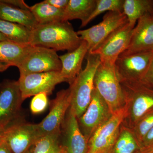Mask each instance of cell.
<instances>
[{"instance_id": "5", "label": "cell", "mask_w": 153, "mask_h": 153, "mask_svg": "<svg viewBox=\"0 0 153 153\" xmlns=\"http://www.w3.org/2000/svg\"><path fill=\"white\" fill-rule=\"evenodd\" d=\"M153 51L122 53L114 65L121 83L141 81L152 58Z\"/></svg>"}, {"instance_id": "24", "label": "cell", "mask_w": 153, "mask_h": 153, "mask_svg": "<svg viewBox=\"0 0 153 153\" xmlns=\"http://www.w3.org/2000/svg\"><path fill=\"white\" fill-rule=\"evenodd\" d=\"M0 33L15 43L30 44L31 31L23 25L0 19Z\"/></svg>"}, {"instance_id": "7", "label": "cell", "mask_w": 153, "mask_h": 153, "mask_svg": "<svg viewBox=\"0 0 153 153\" xmlns=\"http://www.w3.org/2000/svg\"><path fill=\"white\" fill-rule=\"evenodd\" d=\"M125 105L115 112L91 136L88 142L87 153H111L125 117Z\"/></svg>"}, {"instance_id": "14", "label": "cell", "mask_w": 153, "mask_h": 153, "mask_svg": "<svg viewBox=\"0 0 153 153\" xmlns=\"http://www.w3.org/2000/svg\"><path fill=\"white\" fill-rule=\"evenodd\" d=\"M69 88L60 90L52 100L49 113L40 123L36 124L39 137L61 129L70 106Z\"/></svg>"}, {"instance_id": "27", "label": "cell", "mask_w": 153, "mask_h": 153, "mask_svg": "<svg viewBox=\"0 0 153 153\" xmlns=\"http://www.w3.org/2000/svg\"><path fill=\"white\" fill-rule=\"evenodd\" d=\"M153 127V110L143 116L131 129L140 146L144 138Z\"/></svg>"}, {"instance_id": "11", "label": "cell", "mask_w": 153, "mask_h": 153, "mask_svg": "<svg viewBox=\"0 0 153 153\" xmlns=\"http://www.w3.org/2000/svg\"><path fill=\"white\" fill-rule=\"evenodd\" d=\"M135 26L128 22L110 35L94 51L88 53L98 55L102 62L114 64L119 56L128 48Z\"/></svg>"}, {"instance_id": "25", "label": "cell", "mask_w": 153, "mask_h": 153, "mask_svg": "<svg viewBox=\"0 0 153 153\" xmlns=\"http://www.w3.org/2000/svg\"><path fill=\"white\" fill-rule=\"evenodd\" d=\"M61 129L39 137L32 146L31 153H62L64 151L60 143Z\"/></svg>"}, {"instance_id": "34", "label": "cell", "mask_w": 153, "mask_h": 153, "mask_svg": "<svg viewBox=\"0 0 153 153\" xmlns=\"http://www.w3.org/2000/svg\"><path fill=\"white\" fill-rule=\"evenodd\" d=\"M11 65L7 63L0 62V72L6 71L8 68L10 67Z\"/></svg>"}, {"instance_id": "4", "label": "cell", "mask_w": 153, "mask_h": 153, "mask_svg": "<svg viewBox=\"0 0 153 153\" xmlns=\"http://www.w3.org/2000/svg\"><path fill=\"white\" fill-rule=\"evenodd\" d=\"M94 86L112 114L125 106L123 91L114 64L100 61L94 75Z\"/></svg>"}, {"instance_id": "20", "label": "cell", "mask_w": 153, "mask_h": 153, "mask_svg": "<svg viewBox=\"0 0 153 153\" xmlns=\"http://www.w3.org/2000/svg\"><path fill=\"white\" fill-rule=\"evenodd\" d=\"M96 0H69L64 12L63 21L79 19L81 21V27H85V23L95 8Z\"/></svg>"}, {"instance_id": "28", "label": "cell", "mask_w": 153, "mask_h": 153, "mask_svg": "<svg viewBox=\"0 0 153 153\" xmlns=\"http://www.w3.org/2000/svg\"><path fill=\"white\" fill-rule=\"evenodd\" d=\"M48 94L41 93L34 96L30 103V110L33 114H40L45 111L48 105Z\"/></svg>"}, {"instance_id": "26", "label": "cell", "mask_w": 153, "mask_h": 153, "mask_svg": "<svg viewBox=\"0 0 153 153\" xmlns=\"http://www.w3.org/2000/svg\"><path fill=\"white\" fill-rule=\"evenodd\" d=\"M124 1V0H96L95 8L85 22V26L105 12L123 13Z\"/></svg>"}, {"instance_id": "13", "label": "cell", "mask_w": 153, "mask_h": 153, "mask_svg": "<svg viewBox=\"0 0 153 153\" xmlns=\"http://www.w3.org/2000/svg\"><path fill=\"white\" fill-rule=\"evenodd\" d=\"M23 101L18 81L7 79L0 84V128L17 120Z\"/></svg>"}, {"instance_id": "6", "label": "cell", "mask_w": 153, "mask_h": 153, "mask_svg": "<svg viewBox=\"0 0 153 153\" xmlns=\"http://www.w3.org/2000/svg\"><path fill=\"white\" fill-rule=\"evenodd\" d=\"M128 22L123 12H108L98 25L86 30H79L77 34L82 41L87 43L89 53L96 49L115 30Z\"/></svg>"}, {"instance_id": "16", "label": "cell", "mask_w": 153, "mask_h": 153, "mask_svg": "<svg viewBox=\"0 0 153 153\" xmlns=\"http://www.w3.org/2000/svg\"><path fill=\"white\" fill-rule=\"evenodd\" d=\"M149 51H153V16L147 15L138 20L128 48L123 53Z\"/></svg>"}, {"instance_id": "31", "label": "cell", "mask_w": 153, "mask_h": 153, "mask_svg": "<svg viewBox=\"0 0 153 153\" xmlns=\"http://www.w3.org/2000/svg\"><path fill=\"white\" fill-rule=\"evenodd\" d=\"M3 2L18 8L30 11L29 7L23 0H2Z\"/></svg>"}, {"instance_id": "35", "label": "cell", "mask_w": 153, "mask_h": 153, "mask_svg": "<svg viewBox=\"0 0 153 153\" xmlns=\"http://www.w3.org/2000/svg\"><path fill=\"white\" fill-rule=\"evenodd\" d=\"M10 41L7 37L4 36L3 34L0 33V41Z\"/></svg>"}, {"instance_id": "36", "label": "cell", "mask_w": 153, "mask_h": 153, "mask_svg": "<svg viewBox=\"0 0 153 153\" xmlns=\"http://www.w3.org/2000/svg\"><path fill=\"white\" fill-rule=\"evenodd\" d=\"M138 153H153V149L149 150H141Z\"/></svg>"}, {"instance_id": "2", "label": "cell", "mask_w": 153, "mask_h": 153, "mask_svg": "<svg viewBox=\"0 0 153 153\" xmlns=\"http://www.w3.org/2000/svg\"><path fill=\"white\" fill-rule=\"evenodd\" d=\"M121 84L126 109L122 124L132 129L143 116L153 110V88L142 81Z\"/></svg>"}, {"instance_id": "21", "label": "cell", "mask_w": 153, "mask_h": 153, "mask_svg": "<svg viewBox=\"0 0 153 153\" xmlns=\"http://www.w3.org/2000/svg\"><path fill=\"white\" fill-rule=\"evenodd\" d=\"M123 13L131 25L145 16H153V0H124Z\"/></svg>"}, {"instance_id": "17", "label": "cell", "mask_w": 153, "mask_h": 153, "mask_svg": "<svg viewBox=\"0 0 153 153\" xmlns=\"http://www.w3.org/2000/svg\"><path fill=\"white\" fill-rule=\"evenodd\" d=\"M88 52L87 43L82 41L75 50L59 56L62 65L60 74L69 85L73 83L81 71L82 61Z\"/></svg>"}, {"instance_id": "8", "label": "cell", "mask_w": 153, "mask_h": 153, "mask_svg": "<svg viewBox=\"0 0 153 153\" xmlns=\"http://www.w3.org/2000/svg\"><path fill=\"white\" fill-rule=\"evenodd\" d=\"M61 65L57 51L41 47L33 46L19 68L20 75L49 71H60Z\"/></svg>"}, {"instance_id": "18", "label": "cell", "mask_w": 153, "mask_h": 153, "mask_svg": "<svg viewBox=\"0 0 153 153\" xmlns=\"http://www.w3.org/2000/svg\"><path fill=\"white\" fill-rule=\"evenodd\" d=\"M33 46L10 41H0V62L18 67Z\"/></svg>"}, {"instance_id": "23", "label": "cell", "mask_w": 153, "mask_h": 153, "mask_svg": "<svg viewBox=\"0 0 153 153\" xmlns=\"http://www.w3.org/2000/svg\"><path fill=\"white\" fill-rule=\"evenodd\" d=\"M30 11L38 25L63 21L64 11L55 8L45 1L30 7Z\"/></svg>"}, {"instance_id": "9", "label": "cell", "mask_w": 153, "mask_h": 153, "mask_svg": "<svg viewBox=\"0 0 153 153\" xmlns=\"http://www.w3.org/2000/svg\"><path fill=\"white\" fill-rule=\"evenodd\" d=\"M112 114L106 102L94 88L87 109L77 119L79 129L88 142L94 133L109 120Z\"/></svg>"}, {"instance_id": "12", "label": "cell", "mask_w": 153, "mask_h": 153, "mask_svg": "<svg viewBox=\"0 0 153 153\" xmlns=\"http://www.w3.org/2000/svg\"><path fill=\"white\" fill-rule=\"evenodd\" d=\"M18 82L24 101L41 93L49 95L56 85L65 81L60 71H49L20 75Z\"/></svg>"}, {"instance_id": "15", "label": "cell", "mask_w": 153, "mask_h": 153, "mask_svg": "<svg viewBox=\"0 0 153 153\" xmlns=\"http://www.w3.org/2000/svg\"><path fill=\"white\" fill-rule=\"evenodd\" d=\"M61 127V145L65 153H87L88 141L79 129L77 118L69 108Z\"/></svg>"}, {"instance_id": "30", "label": "cell", "mask_w": 153, "mask_h": 153, "mask_svg": "<svg viewBox=\"0 0 153 153\" xmlns=\"http://www.w3.org/2000/svg\"><path fill=\"white\" fill-rule=\"evenodd\" d=\"M142 81L153 88V55L149 68Z\"/></svg>"}, {"instance_id": "37", "label": "cell", "mask_w": 153, "mask_h": 153, "mask_svg": "<svg viewBox=\"0 0 153 153\" xmlns=\"http://www.w3.org/2000/svg\"><path fill=\"white\" fill-rule=\"evenodd\" d=\"M4 129V128H0V141H1L2 137V132Z\"/></svg>"}, {"instance_id": "32", "label": "cell", "mask_w": 153, "mask_h": 153, "mask_svg": "<svg viewBox=\"0 0 153 153\" xmlns=\"http://www.w3.org/2000/svg\"><path fill=\"white\" fill-rule=\"evenodd\" d=\"M69 0H45L46 2L57 9L64 11L68 5Z\"/></svg>"}, {"instance_id": "1", "label": "cell", "mask_w": 153, "mask_h": 153, "mask_svg": "<svg viewBox=\"0 0 153 153\" xmlns=\"http://www.w3.org/2000/svg\"><path fill=\"white\" fill-rule=\"evenodd\" d=\"M82 40L68 21L38 25L31 31L32 46L57 51L71 52L76 49Z\"/></svg>"}, {"instance_id": "10", "label": "cell", "mask_w": 153, "mask_h": 153, "mask_svg": "<svg viewBox=\"0 0 153 153\" xmlns=\"http://www.w3.org/2000/svg\"><path fill=\"white\" fill-rule=\"evenodd\" d=\"M4 128L2 138L12 153H26L39 138L36 124L16 122Z\"/></svg>"}, {"instance_id": "19", "label": "cell", "mask_w": 153, "mask_h": 153, "mask_svg": "<svg viewBox=\"0 0 153 153\" xmlns=\"http://www.w3.org/2000/svg\"><path fill=\"white\" fill-rule=\"evenodd\" d=\"M0 19L25 26L32 31L38 25L32 12L18 8L0 0Z\"/></svg>"}, {"instance_id": "29", "label": "cell", "mask_w": 153, "mask_h": 153, "mask_svg": "<svg viewBox=\"0 0 153 153\" xmlns=\"http://www.w3.org/2000/svg\"><path fill=\"white\" fill-rule=\"evenodd\" d=\"M141 150L153 149V127L144 138L141 144Z\"/></svg>"}, {"instance_id": "39", "label": "cell", "mask_w": 153, "mask_h": 153, "mask_svg": "<svg viewBox=\"0 0 153 153\" xmlns=\"http://www.w3.org/2000/svg\"><path fill=\"white\" fill-rule=\"evenodd\" d=\"M62 153H65V151H64H64H63V152Z\"/></svg>"}, {"instance_id": "3", "label": "cell", "mask_w": 153, "mask_h": 153, "mask_svg": "<svg viewBox=\"0 0 153 153\" xmlns=\"http://www.w3.org/2000/svg\"><path fill=\"white\" fill-rule=\"evenodd\" d=\"M85 68L80 71L70 85L71 103L69 108L77 119L87 109L90 103L94 86L96 71L100 63L98 55L88 53Z\"/></svg>"}, {"instance_id": "38", "label": "cell", "mask_w": 153, "mask_h": 153, "mask_svg": "<svg viewBox=\"0 0 153 153\" xmlns=\"http://www.w3.org/2000/svg\"><path fill=\"white\" fill-rule=\"evenodd\" d=\"M26 153H31V152H30V150L28 151L27 152H26Z\"/></svg>"}, {"instance_id": "33", "label": "cell", "mask_w": 153, "mask_h": 153, "mask_svg": "<svg viewBox=\"0 0 153 153\" xmlns=\"http://www.w3.org/2000/svg\"><path fill=\"white\" fill-rule=\"evenodd\" d=\"M0 153H12L2 137L0 141Z\"/></svg>"}, {"instance_id": "22", "label": "cell", "mask_w": 153, "mask_h": 153, "mask_svg": "<svg viewBox=\"0 0 153 153\" xmlns=\"http://www.w3.org/2000/svg\"><path fill=\"white\" fill-rule=\"evenodd\" d=\"M141 149L131 129L122 124L111 153H138Z\"/></svg>"}]
</instances>
